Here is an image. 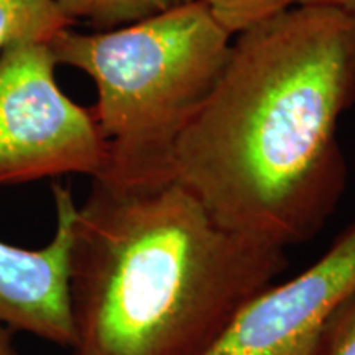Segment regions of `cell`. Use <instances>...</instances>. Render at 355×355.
Segmentation results:
<instances>
[{"label": "cell", "mask_w": 355, "mask_h": 355, "mask_svg": "<svg viewBox=\"0 0 355 355\" xmlns=\"http://www.w3.org/2000/svg\"><path fill=\"white\" fill-rule=\"evenodd\" d=\"M0 355H19L12 343V331L0 324Z\"/></svg>", "instance_id": "cell-12"}, {"label": "cell", "mask_w": 355, "mask_h": 355, "mask_svg": "<svg viewBox=\"0 0 355 355\" xmlns=\"http://www.w3.org/2000/svg\"><path fill=\"white\" fill-rule=\"evenodd\" d=\"M50 42L0 51V186L63 175H101L107 150L92 109L58 86Z\"/></svg>", "instance_id": "cell-4"}, {"label": "cell", "mask_w": 355, "mask_h": 355, "mask_svg": "<svg viewBox=\"0 0 355 355\" xmlns=\"http://www.w3.org/2000/svg\"><path fill=\"white\" fill-rule=\"evenodd\" d=\"M318 355H355V290L327 321Z\"/></svg>", "instance_id": "cell-10"}, {"label": "cell", "mask_w": 355, "mask_h": 355, "mask_svg": "<svg viewBox=\"0 0 355 355\" xmlns=\"http://www.w3.org/2000/svg\"><path fill=\"white\" fill-rule=\"evenodd\" d=\"M56 230L46 247L0 242V324L48 343L74 345L71 255L78 206L71 188L53 184Z\"/></svg>", "instance_id": "cell-6"}, {"label": "cell", "mask_w": 355, "mask_h": 355, "mask_svg": "<svg viewBox=\"0 0 355 355\" xmlns=\"http://www.w3.org/2000/svg\"><path fill=\"white\" fill-rule=\"evenodd\" d=\"M355 102V15L290 7L235 35L181 132L173 180L222 229L286 248L334 214L347 181L337 144Z\"/></svg>", "instance_id": "cell-1"}, {"label": "cell", "mask_w": 355, "mask_h": 355, "mask_svg": "<svg viewBox=\"0 0 355 355\" xmlns=\"http://www.w3.org/2000/svg\"><path fill=\"white\" fill-rule=\"evenodd\" d=\"M291 7H327L355 15V0H288Z\"/></svg>", "instance_id": "cell-11"}, {"label": "cell", "mask_w": 355, "mask_h": 355, "mask_svg": "<svg viewBox=\"0 0 355 355\" xmlns=\"http://www.w3.org/2000/svg\"><path fill=\"white\" fill-rule=\"evenodd\" d=\"M286 266L285 248L222 229L175 180H92L74 220V355H201Z\"/></svg>", "instance_id": "cell-2"}, {"label": "cell", "mask_w": 355, "mask_h": 355, "mask_svg": "<svg viewBox=\"0 0 355 355\" xmlns=\"http://www.w3.org/2000/svg\"><path fill=\"white\" fill-rule=\"evenodd\" d=\"M355 290V224L308 270L234 313L201 355H318L332 313Z\"/></svg>", "instance_id": "cell-5"}, {"label": "cell", "mask_w": 355, "mask_h": 355, "mask_svg": "<svg viewBox=\"0 0 355 355\" xmlns=\"http://www.w3.org/2000/svg\"><path fill=\"white\" fill-rule=\"evenodd\" d=\"M194 0H58L68 19L86 21L96 32L121 28L152 19L175 8L193 3Z\"/></svg>", "instance_id": "cell-7"}, {"label": "cell", "mask_w": 355, "mask_h": 355, "mask_svg": "<svg viewBox=\"0 0 355 355\" xmlns=\"http://www.w3.org/2000/svg\"><path fill=\"white\" fill-rule=\"evenodd\" d=\"M232 38L202 0L121 28L69 26L51 38L56 63L97 87L91 109L107 162L94 180L123 188L173 181L176 141L214 87Z\"/></svg>", "instance_id": "cell-3"}, {"label": "cell", "mask_w": 355, "mask_h": 355, "mask_svg": "<svg viewBox=\"0 0 355 355\" xmlns=\"http://www.w3.org/2000/svg\"><path fill=\"white\" fill-rule=\"evenodd\" d=\"M73 25L58 0H0V51L19 40L51 42Z\"/></svg>", "instance_id": "cell-8"}, {"label": "cell", "mask_w": 355, "mask_h": 355, "mask_svg": "<svg viewBox=\"0 0 355 355\" xmlns=\"http://www.w3.org/2000/svg\"><path fill=\"white\" fill-rule=\"evenodd\" d=\"M207 10L232 37L290 8L288 0H202Z\"/></svg>", "instance_id": "cell-9"}]
</instances>
